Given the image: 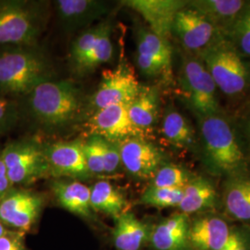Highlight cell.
Instances as JSON below:
<instances>
[{
    "label": "cell",
    "instance_id": "cell-1",
    "mask_svg": "<svg viewBox=\"0 0 250 250\" xmlns=\"http://www.w3.org/2000/svg\"><path fill=\"white\" fill-rule=\"evenodd\" d=\"M55 75L52 61L39 45H0V96L26 97Z\"/></svg>",
    "mask_w": 250,
    "mask_h": 250
},
{
    "label": "cell",
    "instance_id": "cell-2",
    "mask_svg": "<svg viewBox=\"0 0 250 250\" xmlns=\"http://www.w3.org/2000/svg\"><path fill=\"white\" fill-rule=\"evenodd\" d=\"M32 119L47 131L62 130L80 116L83 97L72 80H52L37 85L27 95Z\"/></svg>",
    "mask_w": 250,
    "mask_h": 250
},
{
    "label": "cell",
    "instance_id": "cell-3",
    "mask_svg": "<svg viewBox=\"0 0 250 250\" xmlns=\"http://www.w3.org/2000/svg\"><path fill=\"white\" fill-rule=\"evenodd\" d=\"M201 141L206 162L219 174L229 176L242 173L245 155L231 124L221 115L199 118Z\"/></svg>",
    "mask_w": 250,
    "mask_h": 250
},
{
    "label": "cell",
    "instance_id": "cell-4",
    "mask_svg": "<svg viewBox=\"0 0 250 250\" xmlns=\"http://www.w3.org/2000/svg\"><path fill=\"white\" fill-rule=\"evenodd\" d=\"M47 18L43 1L0 0V45H37Z\"/></svg>",
    "mask_w": 250,
    "mask_h": 250
},
{
    "label": "cell",
    "instance_id": "cell-5",
    "mask_svg": "<svg viewBox=\"0 0 250 250\" xmlns=\"http://www.w3.org/2000/svg\"><path fill=\"white\" fill-rule=\"evenodd\" d=\"M200 61L218 89L227 97H238L250 85V74L243 57L227 38L199 54Z\"/></svg>",
    "mask_w": 250,
    "mask_h": 250
},
{
    "label": "cell",
    "instance_id": "cell-6",
    "mask_svg": "<svg viewBox=\"0 0 250 250\" xmlns=\"http://www.w3.org/2000/svg\"><path fill=\"white\" fill-rule=\"evenodd\" d=\"M1 153L13 188L30 186L51 177L44 145L35 139L13 141Z\"/></svg>",
    "mask_w": 250,
    "mask_h": 250
},
{
    "label": "cell",
    "instance_id": "cell-7",
    "mask_svg": "<svg viewBox=\"0 0 250 250\" xmlns=\"http://www.w3.org/2000/svg\"><path fill=\"white\" fill-rule=\"evenodd\" d=\"M180 85L188 106L199 118L221 113L217 86L203 62L187 58L180 71Z\"/></svg>",
    "mask_w": 250,
    "mask_h": 250
},
{
    "label": "cell",
    "instance_id": "cell-8",
    "mask_svg": "<svg viewBox=\"0 0 250 250\" xmlns=\"http://www.w3.org/2000/svg\"><path fill=\"white\" fill-rule=\"evenodd\" d=\"M141 87L133 69L122 58L115 68L106 70L102 73L99 87L88 102L87 109L90 115L109 106L129 105L137 97Z\"/></svg>",
    "mask_w": 250,
    "mask_h": 250
},
{
    "label": "cell",
    "instance_id": "cell-9",
    "mask_svg": "<svg viewBox=\"0 0 250 250\" xmlns=\"http://www.w3.org/2000/svg\"><path fill=\"white\" fill-rule=\"evenodd\" d=\"M171 34L176 36L186 50L198 55L226 38L211 21L188 5L176 14Z\"/></svg>",
    "mask_w": 250,
    "mask_h": 250
},
{
    "label": "cell",
    "instance_id": "cell-10",
    "mask_svg": "<svg viewBox=\"0 0 250 250\" xmlns=\"http://www.w3.org/2000/svg\"><path fill=\"white\" fill-rule=\"evenodd\" d=\"M44 205L42 195L13 188L0 200V223L25 233L36 224Z\"/></svg>",
    "mask_w": 250,
    "mask_h": 250
},
{
    "label": "cell",
    "instance_id": "cell-11",
    "mask_svg": "<svg viewBox=\"0 0 250 250\" xmlns=\"http://www.w3.org/2000/svg\"><path fill=\"white\" fill-rule=\"evenodd\" d=\"M44 148L51 177L77 181L93 177L86 165L83 139L47 144Z\"/></svg>",
    "mask_w": 250,
    "mask_h": 250
},
{
    "label": "cell",
    "instance_id": "cell-12",
    "mask_svg": "<svg viewBox=\"0 0 250 250\" xmlns=\"http://www.w3.org/2000/svg\"><path fill=\"white\" fill-rule=\"evenodd\" d=\"M122 165L135 179L151 180L166 163L164 153L145 137H133L119 143Z\"/></svg>",
    "mask_w": 250,
    "mask_h": 250
},
{
    "label": "cell",
    "instance_id": "cell-13",
    "mask_svg": "<svg viewBox=\"0 0 250 250\" xmlns=\"http://www.w3.org/2000/svg\"><path fill=\"white\" fill-rule=\"evenodd\" d=\"M128 104H118L92 113L86 127L89 134L119 144L133 137H145V133L134 126L128 114Z\"/></svg>",
    "mask_w": 250,
    "mask_h": 250
},
{
    "label": "cell",
    "instance_id": "cell-14",
    "mask_svg": "<svg viewBox=\"0 0 250 250\" xmlns=\"http://www.w3.org/2000/svg\"><path fill=\"white\" fill-rule=\"evenodd\" d=\"M54 3L60 23L68 33L83 31L99 23L111 9L109 3L99 0H58Z\"/></svg>",
    "mask_w": 250,
    "mask_h": 250
},
{
    "label": "cell",
    "instance_id": "cell-15",
    "mask_svg": "<svg viewBox=\"0 0 250 250\" xmlns=\"http://www.w3.org/2000/svg\"><path fill=\"white\" fill-rule=\"evenodd\" d=\"M233 227L211 212L190 220L189 240L192 250H220L229 240Z\"/></svg>",
    "mask_w": 250,
    "mask_h": 250
},
{
    "label": "cell",
    "instance_id": "cell-16",
    "mask_svg": "<svg viewBox=\"0 0 250 250\" xmlns=\"http://www.w3.org/2000/svg\"><path fill=\"white\" fill-rule=\"evenodd\" d=\"M123 3L138 12L153 33L166 39L171 34L176 14L188 5L178 0H128Z\"/></svg>",
    "mask_w": 250,
    "mask_h": 250
},
{
    "label": "cell",
    "instance_id": "cell-17",
    "mask_svg": "<svg viewBox=\"0 0 250 250\" xmlns=\"http://www.w3.org/2000/svg\"><path fill=\"white\" fill-rule=\"evenodd\" d=\"M190 216L178 212L152 228L149 243L155 250H192L189 240Z\"/></svg>",
    "mask_w": 250,
    "mask_h": 250
},
{
    "label": "cell",
    "instance_id": "cell-18",
    "mask_svg": "<svg viewBox=\"0 0 250 250\" xmlns=\"http://www.w3.org/2000/svg\"><path fill=\"white\" fill-rule=\"evenodd\" d=\"M51 190L58 203L69 212L91 222L97 220L91 207V189L81 181L56 179Z\"/></svg>",
    "mask_w": 250,
    "mask_h": 250
},
{
    "label": "cell",
    "instance_id": "cell-19",
    "mask_svg": "<svg viewBox=\"0 0 250 250\" xmlns=\"http://www.w3.org/2000/svg\"><path fill=\"white\" fill-rule=\"evenodd\" d=\"M183 190L184 196L178 206L182 213L188 216L209 213L218 206L217 190L208 179L195 175Z\"/></svg>",
    "mask_w": 250,
    "mask_h": 250
},
{
    "label": "cell",
    "instance_id": "cell-20",
    "mask_svg": "<svg viewBox=\"0 0 250 250\" xmlns=\"http://www.w3.org/2000/svg\"><path fill=\"white\" fill-rule=\"evenodd\" d=\"M114 220L112 239L117 250H140L149 243L153 227L139 220L134 213L125 211Z\"/></svg>",
    "mask_w": 250,
    "mask_h": 250
},
{
    "label": "cell",
    "instance_id": "cell-21",
    "mask_svg": "<svg viewBox=\"0 0 250 250\" xmlns=\"http://www.w3.org/2000/svg\"><path fill=\"white\" fill-rule=\"evenodd\" d=\"M223 203L232 219L250 226V177L243 172L229 176L224 185Z\"/></svg>",
    "mask_w": 250,
    "mask_h": 250
},
{
    "label": "cell",
    "instance_id": "cell-22",
    "mask_svg": "<svg viewBox=\"0 0 250 250\" xmlns=\"http://www.w3.org/2000/svg\"><path fill=\"white\" fill-rule=\"evenodd\" d=\"M188 5L204 15L226 37L247 3L241 0H198Z\"/></svg>",
    "mask_w": 250,
    "mask_h": 250
},
{
    "label": "cell",
    "instance_id": "cell-23",
    "mask_svg": "<svg viewBox=\"0 0 250 250\" xmlns=\"http://www.w3.org/2000/svg\"><path fill=\"white\" fill-rule=\"evenodd\" d=\"M128 114L136 128L144 133L157 124L160 114V93L157 87L142 86L129 104Z\"/></svg>",
    "mask_w": 250,
    "mask_h": 250
},
{
    "label": "cell",
    "instance_id": "cell-24",
    "mask_svg": "<svg viewBox=\"0 0 250 250\" xmlns=\"http://www.w3.org/2000/svg\"><path fill=\"white\" fill-rule=\"evenodd\" d=\"M91 189V207L94 212L117 218L126 211L128 202L125 195L109 182L101 180Z\"/></svg>",
    "mask_w": 250,
    "mask_h": 250
},
{
    "label": "cell",
    "instance_id": "cell-25",
    "mask_svg": "<svg viewBox=\"0 0 250 250\" xmlns=\"http://www.w3.org/2000/svg\"><path fill=\"white\" fill-rule=\"evenodd\" d=\"M161 130L165 139L175 146L190 148L195 145L196 135L193 127L186 117L173 108L165 112Z\"/></svg>",
    "mask_w": 250,
    "mask_h": 250
},
{
    "label": "cell",
    "instance_id": "cell-26",
    "mask_svg": "<svg viewBox=\"0 0 250 250\" xmlns=\"http://www.w3.org/2000/svg\"><path fill=\"white\" fill-rule=\"evenodd\" d=\"M136 56L161 62L170 68L172 49L168 39L142 27L136 33Z\"/></svg>",
    "mask_w": 250,
    "mask_h": 250
},
{
    "label": "cell",
    "instance_id": "cell-27",
    "mask_svg": "<svg viewBox=\"0 0 250 250\" xmlns=\"http://www.w3.org/2000/svg\"><path fill=\"white\" fill-rule=\"evenodd\" d=\"M113 24L109 22L105 31L99 36L96 45L83 59L80 65L75 69L74 73L79 76H84L95 72L100 66L109 62L114 54V45L112 43Z\"/></svg>",
    "mask_w": 250,
    "mask_h": 250
},
{
    "label": "cell",
    "instance_id": "cell-28",
    "mask_svg": "<svg viewBox=\"0 0 250 250\" xmlns=\"http://www.w3.org/2000/svg\"><path fill=\"white\" fill-rule=\"evenodd\" d=\"M110 21V20L99 21V23L83 30L73 40L69 54V63L71 65L72 72L75 71V69L86 57V55L92 50L99 40V36L105 31Z\"/></svg>",
    "mask_w": 250,
    "mask_h": 250
},
{
    "label": "cell",
    "instance_id": "cell-29",
    "mask_svg": "<svg viewBox=\"0 0 250 250\" xmlns=\"http://www.w3.org/2000/svg\"><path fill=\"white\" fill-rule=\"evenodd\" d=\"M195 175L188 169L172 163H165L155 173L149 186L154 188H182Z\"/></svg>",
    "mask_w": 250,
    "mask_h": 250
},
{
    "label": "cell",
    "instance_id": "cell-30",
    "mask_svg": "<svg viewBox=\"0 0 250 250\" xmlns=\"http://www.w3.org/2000/svg\"><path fill=\"white\" fill-rule=\"evenodd\" d=\"M184 196L182 188H154L149 186L144 191L139 202L157 208H178Z\"/></svg>",
    "mask_w": 250,
    "mask_h": 250
},
{
    "label": "cell",
    "instance_id": "cell-31",
    "mask_svg": "<svg viewBox=\"0 0 250 250\" xmlns=\"http://www.w3.org/2000/svg\"><path fill=\"white\" fill-rule=\"evenodd\" d=\"M227 39L242 57L250 58V4H247L234 21Z\"/></svg>",
    "mask_w": 250,
    "mask_h": 250
},
{
    "label": "cell",
    "instance_id": "cell-32",
    "mask_svg": "<svg viewBox=\"0 0 250 250\" xmlns=\"http://www.w3.org/2000/svg\"><path fill=\"white\" fill-rule=\"evenodd\" d=\"M83 153L87 168L92 176L105 175L103 138L96 134H89L83 140Z\"/></svg>",
    "mask_w": 250,
    "mask_h": 250
},
{
    "label": "cell",
    "instance_id": "cell-33",
    "mask_svg": "<svg viewBox=\"0 0 250 250\" xmlns=\"http://www.w3.org/2000/svg\"><path fill=\"white\" fill-rule=\"evenodd\" d=\"M21 115L18 103L0 96V136L8 134L18 124Z\"/></svg>",
    "mask_w": 250,
    "mask_h": 250
},
{
    "label": "cell",
    "instance_id": "cell-34",
    "mask_svg": "<svg viewBox=\"0 0 250 250\" xmlns=\"http://www.w3.org/2000/svg\"><path fill=\"white\" fill-rule=\"evenodd\" d=\"M103 155L105 175L117 173L123 167L119 144L109 142L103 138Z\"/></svg>",
    "mask_w": 250,
    "mask_h": 250
},
{
    "label": "cell",
    "instance_id": "cell-35",
    "mask_svg": "<svg viewBox=\"0 0 250 250\" xmlns=\"http://www.w3.org/2000/svg\"><path fill=\"white\" fill-rule=\"evenodd\" d=\"M220 250H250V226L233 227L229 240Z\"/></svg>",
    "mask_w": 250,
    "mask_h": 250
},
{
    "label": "cell",
    "instance_id": "cell-36",
    "mask_svg": "<svg viewBox=\"0 0 250 250\" xmlns=\"http://www.w3.org/2000/svg\"><path fill=\"white\" fill-rule=\"evenodd\" d=\"M24 232L8 230L0 236V250H26Z\"/></svg>",
    "mask_w": 250,
    "mask_h": 250
},
{
    "label": "cell",
    "instance_id": "cell-37",
    "mask_svg": "<svg viewBox=\"0 0 250 250\" xmlns=\"http://www.w3.org/2000/svg\"><path fill=\"white\" fill-rule=\"evenodd\" d=\"M13 188L8 175L7 168L0 151V200L5 197L9 191Z\"/></svg>",
    "mask_w": 250,
    "mask_h": 250
},
{
    "label": "cell",
    "instance_id": "cell-38",
    "mask_svg": "<svg viewBox=\"0 0 250 250\" xmlns=\"http://www.w3.org/2000/svg\"><path fill=\"white\" fill-rule=\"evenodd\" d=\"M8 230H9V229H8L4 224H2V223H0V236H2Z\"/></svg>",
    "mask_w": 250,
    "mask_h": 250
},
{
    "label": "cell",
    "instance_id": "cell-39",
    "mask_svg": "<svg viewBox=\"0 0 250 250\" xmlns=\"http://www.w3.org/2000/svg\"><path fill=\"white\" fill-rule=\"evenodd\" d=\"M247 130L250 134V115H249L248 119H247Z\"/></svg>",
    "mask_w": 250,
    "mask_h": 250
}]
</instances>
